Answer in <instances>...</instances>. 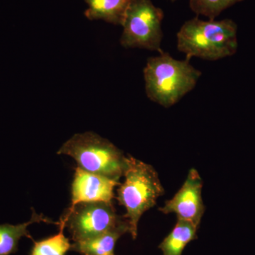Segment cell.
Here are the masks:
<instances>
[{"instance_id": "obj_1", "label": "cell", "mask_w": 255, "mask_h": 255, "mask_svg": "<svg viewBox=\"0 0 255 255\" xmlns=\"http://www.w3.org/2000/svg\"><path fill=\"white\" fill-rule=\"evenodd\" d=\"M177 49L186 55L215 61L233 56L238 49V25L232 19H209L198 16L185 21L177 34Z\"/></svg>"}, {"instance_id": "obj_2", "label": "cell", "mask_w": 255, "mask_h": 255, "mask_svg": "<svg viewBox=\"0 0 255 255\" xmlns=\"http://www.w3.org/2000/svg\"><path fill=\"white\" fill-rule=\"evenodd\" d=\"M143 74L147 97L165 108L194 90L202 75L189 60H176L164 52L148 58Z\"/></svg>"}, {"instance_id": "obj_3", "label": "cell", "mask_w": 255, "mask_h": 255, "mask_svg": "<svg viewBox=\"0 0 255 255\" xmlns=\"http://www.w3.org/2000/svg\"><path fill=\"white\" fill-rule=\"evenodd\" d=\"M123 176L125 179L119 184L117 199L127 210L124 217L128 223L132 239L135 240L140 218L155 205L164 190L153 167L131 155L127 157Z\"/></svg>"}, {"instance_id": "obj_4", "label": "cell", "mask_w": 255, "mask_h": 255, "mask_svg": "<svg viewBox=\"0 0 255 255\" xmlns=\"http://www.w3.org/2000/svg\"><path fill=\"white\" fill-rule=\"evenodd\" d=\"M57 153L73 157L78 167L87 172L119 182L127 166V157L120 149L91 131L75 134Z\"/></svg>"}, {"instance_id": "obj_5", "label": "cell", "mask_w": 255, "mask_h": 255, "mask_svg": "<svg viewBox=\"0 0 255 255\" xmlns=\"http://www.w3.org/2000/svg\"><path fill=\"white\" fill-rule=\"evenodd\" d=\"M164 12L151 0H134L124 20L120 43L126 48H142L162 53Z\"/></svg>"}, {"instance_id": "obj_6", "label": "cell", "mask_w": 255, "mask_h": 255, "mask_svg": "<svg viewBox=\"0 0 255 255\" xmlns=\"http://www.w3.org/2000/svg\"><path fill=\"white\" fill-rule=\"evenodd\" d=\"M65 222L74 242L86 241L118 226L125 219L116 212L112 203L104 201L80 203L68 209L60 218Z\"/></svg>"}, {"instance_id": "obj_7", "label": "cell", "mask_w": 255, "mask_h": 255, "mask_svg": "<svg viewBox=\"0 0 255 255\" xmlns=\"http://www.w3.org/2000/svg\"><path fill=\"white\" fill-rule=\"evenodd\" d=\"M203 181L194 168L191 169L187 179L175 195L159 208L163 214H175L177 220L187 221L199 228L205 212L202 199Z\"/></svg>"}, {"instance_id": "obj_8", "label": "cell", "mask_w": 255, "mask_h": 255, "mask_svg": "<svg viewBox=\"0 0 255 255\" xmlns=\"http://www.w3.org/2000/svg\"><path fill=\"white\" fill-rule=\"evenodd\" d=\"M120 184L119 181L87 172L78 167L72 183L71 205L68 209H73L80 203H112L115 197L114 189Z\"/></svg>"}, {"instance_id": "obj_9", "label": "cell", "mask_w": 255, "mask_h": 255, "mask_svg": "<svg viewBox=\"0 0 255 255\" xmlns=\"http://www.w3.org/2000/svg\"><path fill=\"white\" fill-rule=\"evenodd\" d=\"M127 233H130V227L125 219L118 226L108 232L86 241L74 242L71 251L82 255H115L116 243Z\"/></svg>"}, {"instance_id": "obj_10", "label": "cell", "mask_w": 255, "mask_h": 255, "mask_svg": "<svg viewBox=\"0 0 255 255\" xmlns=\"http://www.w3.org/2000/svg\"><path fill=\"white\" fill-rule=\"evenodd\" d=\"M134 0H84L88 6L85 16L89 20H102L122 26L128 10Z\"/></svg>"}, {"instance_id": "obj_11", "label": "cell", "mask_w": 255, "mask_h": 255, "mask_svg": "<svg viewBox=\"0 0 255 255\" xmlns=\"http://www.w3.org/2000/svg\"><path fill=\"white\" fill-rule=\"evenodd\" d=\"M45 222L59 225V222H53L43 216L37 214L33 210L31 219L28 222L18 225H0V255H10L14 254L18 251V242L23 237L30 238L33 241L28 231L30 225L34 223Z\"/></svg>"}, {"instance_id": "obj_12", "label": "cell", "mask_w": 255, "mask_h": 255, "mask_svg": "<svg viewBox=\"0 0 255 255\" xmlns=\"http://www.w3.org/2000/svg\"><path fill=\"white\" fill-rule=\"evenodd\" d=\"M197 230L192 223L177 220L172 231L159 244L162 255H182L186 246L196 239Z\"/></svg>"}, {"instance_id": "obj_13", "label": "cell", "mask_w": 255, "mask_h": 255, "mask_svg": "<svg viewBox=\"0 0 255 255\" xmlns=\"http://www.w3.org/2000/svg\"><path fill=\"white\" fill-rule=\"evenodd\" d=\"M58 226L59 233L58 234L41 241H33L34 245L30 255H65L71 250L72 244L64 235L65 221L60 219Z\"/></svg>"}, {"instance_id": "obj_14", "label": "cell", "mask_w": 255, "mask_h": 255, "mask_svg": "<svg viewBox=\"0 0 255 255\" xmlns=\"http://www.w3.org/2000/svg\"><path fill=\"white\" fill-rule=\"evenodd\" d=\"M245 0H189V6L197 16L202 15L214 20L224 10Z\"/></svg>"}, {"instance_id": "obj_15", "label": "cell", "mask_w": 255, "mask_h": 255, "mask_svg": "<svg viewBox=\"0 0 255 255\" xmlns=\"http://www.w3.org/2000/svg\"><path fill=\"white\" fill-rule=\"evenodd\" d=\"M169 1H172V2H174V1H177V0H169Z\"/></svg>"}]
</instances>
